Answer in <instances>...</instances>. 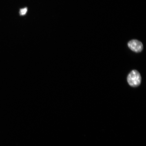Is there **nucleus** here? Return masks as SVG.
I'll return each mask as SVG.
<instances>
[{"mask_svg":"<svg viewBox=\"0 0 146 146\" xmlns=\"http://www.w3.org/2000/svg\"><path fill=\"white\" fill-rule=\"evenodd\" d=\"M127 80L128 83L131 86L137 87L141 84V77L139 72L138 71L134 70L129 73Z\"/></svg>","mask_w":146,"mask_h":146,"instance_id":"nucleus-1","label":"nucleus"},{"mask_svg":"<svg viewBox=\"0 0 146 146\" xmlns=\"http://www.w3.org/2000/svg\"><path fill=\"white\" fill-rule=\"evenodd\" d=\"M130 50L136 52H139L143 50V45L141 42L137 40H132L127 44Z\"/></svg>","mask_w":146,"mask_h":146,"instance_id":"nucleus-2","label":"nucleus"},{"mask_svg":"<svg viewBox=\"0 0 146 146\" xmlns=\"http://www.w3.org/2000/svg\"><path fill=\"white\" fill-rule=\"evenodd\" d=\"M27 11V8H25L21 9L20 11V14L21 15H24L26 14Z\"/></svg>","mask_w":146,"mask_h":146,"instance_id":"nucleus-3","label":"nucleus"}]
</instances>
